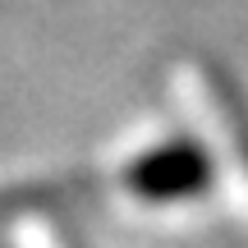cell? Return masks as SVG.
Returning a JSON list of instances; mask_svg holds the SVG:
<instances>
[{
	"mask_svg": "<svg viewBox=\"0 0 248 248\" xmlns=\"http://www.w3.org/2000/svg\"><path fill=\"white\" fill-rule=\"evenodd\" d=\"M212 179V166L198 147L188 142H170V147H152L124 170V184L147 202H179V198H198Z\"/></svg>",
	"mask_w": 248,
	"mask_h": 248,
	"instance_id": "cell-1",
	"label": "cell"
}]
</instances>
